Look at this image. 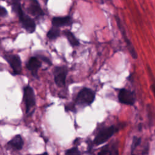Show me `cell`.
<instances>
[{
  "label": "cell",
  "mask_w": 155,
  "mask_h": 155,
  "mask_svg": "<svg viewBox=\"0 0 155 155\" xmlns=\"http://www.w3.org/2000/svg\"><path fill=\"white\" fill-rule=\"evenodd\" d=\"M12 4L13 9L18 15L23 28L30 33H33L36 29V24L35 21L23 12L18 0H12Z\"/></svg>",
  "instance_id": "cell-1"
},
{
  "label": "cell",
  "mask_w": 155,
  "mask_h": 155,
  "mask_svg": "<svg viewBox=\"0 0 155 155\" xmlns=\"http://www.w3.org/2000/svg\"><path fill=\"white\" fill-rule=\"evenodd\" d=\"M94 99L95 92L89 88L84 87L79 91L75 100V104L79 106H88L93 102Z\"/></svg>",
  "instance_id": "cell-2"
},
{
  "label": "cell",
  "mask_w": 155,
  "mask_h": 155,
  "mask_svg": "<svg viewBox=\"0 0 155 155\" xmlns=\"http://www.w3.org/2000/svg\"><path fill=\"white\" fill-rule=\"evenodd\" d=\"M119 130L118 125H111L101 130L93 140V143L96 145H99L108 140L116 132Z\"/></svg>",
  "instance_id": "cell-3"
},
{
  "label": "cell",
  "mask_w": 155,
  "mask_h": 155,
  "mask_svg": "<svg viewBox=\"0 0 155 155\" xmlns=\"http://www.w3.org/2000/svg\"><path fill=\"white\" fill-rule=\"evenodd\" d=\"M23 99L25 107V112L29 114L36 104L35 92L31 87L26 86L24 88Z\"/></svg>",
  "instance_id": "cell-4"
},
{
  "label": "cell",
  "mask_w": 155,
  "mask_h": 155,
  "mask_svg": "<svg viewBox=\"0 0 155 155\" xmlns=\"http://www.w3.org/2000/svg\"><path fill=\"white\" fill-rule=\"evenodd\" d=\"M118 100L120 103L127 105H133L136 101V96L133 91L122 88L118 93Z\"/></svg>",
  "instance_id": "cell-5"
},
{
  "label": "cell",
  "mask_w": 155,
  "mask_h": 155,
  "mask_svg": "<svg viewBox=\"0 0 155 155\" xmlns=\"http://www.w3.org/2000/svg\"><path fill=\"white\" fill-rule=\"evenodd\" d=\"M4 59L9 64L13 73L15 74H19L22 71V64L20 57L14 54H5Z\"/></svg>",
  "instance_id": "cell-6"
},
{
  "label": "cell",
  "mask_w": 155,
  "mask_h": 155,
  "mask_svg": "<svg viewBox=\"0 0 155 155\" xmlns=\"http://www.w3.org/2000/svg\"><path fill=\"white\" fill-rule=\"evenodd\" d=\"M67 73L68 69L65 66L56 67L54 68L53 70L54 81L58 87H62L65 85Z\"/></svg>",
  "instance_id": "cell-7"
},
{
  "label": "cell",
  "mask_w": 155,
  "mask_h": 155,
  "mask_svg": "<svg viewBox=\"0 0 155 155\" xmlns=\"http://www.w3.org/2000/svg\"><path fill=\"white\" fill-rule=\"evenodd\" d=\"M116 22H117V26H118V28H119L122 35V36L124 39V41L127 44V48L131 54V56H132V58L133 59H137V53L133 45V44L131 43V42L130 41V40L128 38V36L127 35V33L125 31V30L120 20V19L118 18V16H116Z\"/></svg>",
  "instance_id": "cell-8"
},
{
  "label": "cell",
  "mask_w": 155,
  "mask_h": 155,
  "mask_svg": "<svg viewBox=\"0 0 155 155\" xmlns=\"http://www.w3.org/2000/svg\"><path fill=\"white\" fill-rule=\"evenodd\" d=\"M27 10L30 15L35 18L44 16V12L37 0H29Z\"/></svg>",
  "instance_id": "cell-9"
},
{
  "label": "cell",
  "mask_w": 155,
  "mask_h": 155,
  "mask_svg": "<svg viewBox=\"0 0 155 155\" xmlns=\"http://www.w3.org/2000/svg\"><path fill=\"white\" fill-rule=\"evenodd\" d=\"M26 67L33 76H37L38 70L41 67V62L37 57L33 56L28 59Z\"/></svg>",
  "instance_id": "cell-10"
},
{
  "label": "cell",
  "mask_w": 155,
  "mask_h": 155,
  "mask_svg": "<svg viewBox=\"0 0 155 155\" xmlns=\"http://www.w3.org/2000/svg\"><path fill=\"white\" fill-rule=\"evenodd\" d=\"M72 19L70 16H56L53 18L51 24L53 27H61L68 26L72 24Z\"/></svg>",
  "instance_id": "cell-11"
},
{
  "label": "cell",
  "mask_w": 155,
  "mask_h": 155,
  "mask_svg": "<svg viewBox=\"0 0 155 155\" xmlns=\"http://www.w3.org/2000/svg\"><path fill=\"white\" fill-rule=\"evenodd\" d=\"M97 155H119V151L116 143L107 144L101 149Z\"/></svg>",
  "instance_id": "cell-12"
},
{
  "label": "cell",
  "mask_w": 155,
  "mask_h": 155,
  "mask_svg": "<svg viewBox=\"0 0 155 155\" xmlns=\"http://www.w3.org/2000/svg\"><path fill=\"white\" fill-rule=\"evenodd\" d=\"M9 146L12 147L13 148L21 150L24 145V140L21 135L18 134L14 136L7 143Z\"/></svg>",
  "instance_id": "cell-13"
},
{
  "label": "cell",
  "mask_w": 155,
  "mask_h": 155,
  "mask_svg": "<svg viewBox=\"0 0 155 155\" xmlns=\"http://www.w3.org/2000/svg\"><path fill=\"white\" fill-rule=\"evenodd\" d=\"M63 33L64 36L67 38V40L68 41L69 43L71 46L75 47V46H78L79 45V41L76 39L74 35L70 30H65L64 31Z\"/></svg>",
  "instance_id": "cell-14"
},
{
  "label": "cell",
  "mask_w": 155,
  "mask_h": 155,
  "mask_svg": "<svg viewBox=\"0 0 155 155\" xmlns=\"http://www.w3.org/2000/svg\"><path fill=\"white\" fill-rule=\"evenodd\" d=\"M60 35V30L58 27H51L48 31L47 34V38L50 40H53L56 39Z\"/></svg>",
  "instance_id": "cell-15"
},
{
  "label": "cell",
  "mask_w": 155,
  "mask_h": 155,
  "mask_svg": "<svg viewBox=\"0 0 155 155\" xmlns=\"http://www.w3.org/2000/svg\"><path fill=\"white\" fill-rule=\"evenodd\" d=\"M147 71H148L149 77L150 78L151 82V89L152 90V92H153V95H154V98H155V78H154L153 73V72H152V71H151V68L149 66H147Z\"/></svg>",
  "instance_id": "cell-16"
},
{
  "label": "cell",
  "mask_w": 155,
  "mask_h": 155,
  "mask_svg": "<svg viewBox=\"0 0 155 155\" xmlns=\"http://www.w3.org/2000/svg\"><path fill=\"white\" fill-rule=\"evenodd\" d=\"M64 155H81V153L77 147H73L67 150Z\"/></svg>",
  "instance_id": "cell-17"
},
{
  "label": "cell",
  "mask_w": 155,
  "mask_h": 155,
  "mask_svg": "<svg viewBox=\"0 0 155 155\" xmlns=\"http://www.w3.org/2000/svg\"><path fill=\"white\" fill-rule=\"evenodd\" d=\"M140 142V138L137 137H134L133 138L132 145H131V153H133V151L137 147V146L139 145Z\"/></svg>",
  "instance_id": "cell-18"
},
{
  "label": "cell",
  "mask_w": 155,
  "mask_h": 155,
  "mask_svg": "<svg viewBox=\"0 0 155 155\" xmlns=\"http://www.w3.org/2000/svg\"><path fill=\"white\" fill-rule=\"evenodd\" d=\"M7 15V11L3 7H0V16L1 17H5Z\"/></svg>",
  "instance_id": "cell-19"
},
{
  "label": "cell",
  "mask_w": 155,
  "mask_h": 155,
  "mask_svg": "<svg viewBox=\"0 0 155 155\" xmlns=\"http://www.w3.org/2000/svg\"><path fill=\"white\" fill-rule=\"evenodd\" d=\"M102 2H104V1H111V0H101Z\"/></svg>",
  "instance_id": "cell-20"
},
{
  "label": "cell",
  "mask_w": 155,
  "mask_h": 155,
  "mask_svg": "<svg viewBox=\"0 0 155 155\" xmlns=\"http://www.w3.org/2000/svg\"><path fill=\"white\" fill-rule=\"evenodd\" d=\"M131 155H133V154H131Z\"/></svg>",
  "instance_id": "cell-21"
}]
</instances>
